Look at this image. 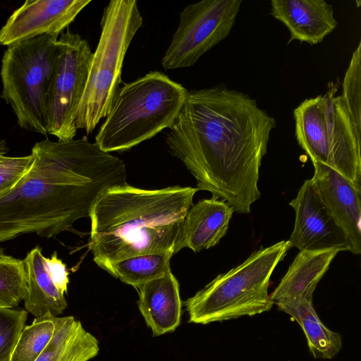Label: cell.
Returning a JSON list of instances; mask_svg holds the SVG:
<instances>
[{"label": "cell", "mask_w": 361, "mask_h": 361, "mask_svg": "<svg viewBox=\"0 0 361 361\" xmlns=\"http://www.w3.org/2000/svg\"><path fill=\"white\" fill-rule=\"evenodd\" d=\"M276 127V119L255 99L218 85L188 92L166 142L199 190L247 214L260 197L259 168Z\"/></svg>", "instance_id": "obj_1"}, {"label": "cell", "mask_w": 361, "mask_h": 361, "mask_svg": "<svg viewBox=\"0 0 361 361\" xmlns=\"http://www.w3.org/2000/svg\"><path fill=\"white\" fill-rule=\"evenodd\" d=\"M31 155L25 175L0 197V243L25 234L49 239L72 231L103 192L127 183L123 160L85 137L37 142Z\"/></svg>", "instance_id": "obj_2"}, {"label": "cell", "mask_w": 361, "mask_h": 361, "mask_svg": "<svg viewBox=\"0 0 361 361\" xmlns=\"http://www.w3.org/2000/svg\"><path fill=\"white\" fill-rule=\"evenodd\" d=\"M192 187L144 189L128 183L109 188L94 204L89 248L100 265L147 254L174 255L183 248V226Z\"/></svg>", "instance_id": "obj_3"}, {"label": "cell", "mask_w": 361, "mask_h": 361, "mask_svg": "<svg viewBox=\"0 0 361 361\" xmlns=\"http://www.w3.org/2000/svg\"><path fill=\"white\" fill-rule=\"evenodd\" d=\"M188 90L154 71L120 87L95 136L104 152L126 151L151 139L176 119Z\"/></svg>", "instance_id": "obj_4"}, {"label": "cell", "mask_w": 361, "mask_h": 361, "mask_svg": "<svg viewBox=\"0 0 361 361\" xmlns=\"http://www.w3.org/2000/svg\"><path fill=\"white\" fill-rule=\"evenodd\" d=\"M290 249L288 240L280 241L218 275L185 301L189 322L208 324L269 311L274 305L268 292L269 281Z\"/></svg>", "instance_id": "obj_5"}, {"label": "cell", "mask_w": 361, "mask_h": 361, "mask_svg": "<svg viewBox=\"0 0 361 361\" xmlns=\"http://www.w3.org/2000/svg\"><path fill=\"white\" fill-rule=\"evenodd\" d=\"M331 82L324 95L302 102L293 111L296 140L312 164L337 171L361 189V135Z\"/></svg>", "instance_id": "obj_6"}, {"label": "cell", "mask_w": 361, "mask_h": 361, "mask_svg": "<svg viewBox=\"0 0 361 361\" xmlns=\"http://www.w3.org/2000/svg\"><path fill=\"white\" fill-rule=\"evenodd\" d=\"M143 18L135 0H112L105 6L101 35L93 52L86 88L75 118L77 129L90 134L108 115L120 88L128 49Z\"/></svg>", "instance_id": "obj_7"}, {"label": "cell", "mask_w": 361, "mask_h": 361, "mask_svg": "<svg viewBox=\"0 0 361 361\" xmlns=\"http://www.w3.org/2000/svg\"><path fill=\"white\" fill-rule=\"evenodd\" d=\"M58 36L46 35L7 47L1 97L24 130L48 134V94L58 56Z\"/></svg>", "instance_id": "obj_8"}, {"label": "cell", "mask_w": 361, "mask_h": 361, "mask_svg": "<svg viewBox=\"0 0 361 361\" xmlns=\"http://www.w3.org/2000/svg\"><path fill=\"white\" fill-rule=\"evenodd\" d=\"M48 94V134L59 141L74 139L75 118L89 76L93 52L79 34L62 32Z\"/></svg>", "instance_id": "obj_9"}, {"label": "cell", "mask_w": 361, "mask_h": 361, "mask_svg": "<svg viewBox=\"0 0 361 361\" xmlns=\"http://www.w3.org/2000/svg\"><path fill=\"white\" fill-rule=\"evenodd\" d=\"M242 0H203L188 5L161 59L165 70L188 68L230 34Z\"/></svg>", "instance_id": "obj_10"}, {"label": "cell", "mask_w": 361, "mask_h": 361, "mask_svg": "<svg viewBox=\"0 0 361 361\" xmlns=\"http://www.w3.org/2000/svg\"><path fill=\"white\" fill-rule=\"evenodd\" d=\"M289 204L295 213L294 228L288 240L290 248L350 252L345 233L326 209L311 179L304 182Z\"/></svg>", "instance_id": "obj_11"}, {"label": "cell", "mask_w": 361, "mask_h": 361, "mask_svg": "<svg viewBox=\"0 0 361 361\" xmlns=\"http://www.w3.org/2000/svg\"><path fill=\"white\" fill-rule=\"evenodd\" d=\"M91 0H27L0 30V44L7 47L39 36H58Z\"/></svg>", "instance_id": "obj_12"}, {"label": "cell", "mask_w": 361, "mask_h": 361, "mask_svg": "<svg viewBox=\"0 0 361 361\" xmlns=\"http://www.w3.org/2000/svg\"><path fill=\"white\" fill-rule=\"evenodd\" d=\"M312 183L326 209L345 233L350 252L361 253V189L334 169L314 163Z\"/></svg>", "instance_id": "obj_13"}, {"label": "cell", "mask_w": 361, "mask_h": 361, "mask_svg": "<svg viewBox=\"0 0 361 361\" xmlns=\"http://www.w3.org/2000/svg\"><path fill=\"white\" fill-rule=\"evenodd\" d=\"M271 14L289 30V42L317 44L338 24L332 5L324 0H271Z\"/></svg>", "instance_id": "obj_14"}, {"label": "cell", "mask_w": 361, "mask_h": 361, "mask_svg": "<svg viewBox=\"0 0 361 361\" xmlns=\"http://www.w3.org/2000/svg\"><path fill=\"white\" fill-rule=\"evenodd\" d=\"M136 289L139 310L154 336L173 331L179 326L182 302L179 284L171 270Z\"/></svg>", "instance_id": "obj_15"}, {"label": "cell", "mask_w": 361, "mask_h": 361, "mask_svg": "<svg viewBox=\"0 0 361 361\" xmlns=\"http://www.w3.org/2000/svg\"><path fill=\"white\" fill-rule=\"evenodd\" d=\"M233 212L228 203L213 197L192 205L183 221V247L198 252L215 246L226 235Z\"/></svg>", "instance_id": "obj_16"}, {"label": "cell", "mask_w": 361, "mask_h": 361, "mask_svg": "<svg viewBox=\"0 0 361 361\" xmlns=\"http://www.w3.org/2000/svg\"><path fill=\"white\" fill-rule=\"evenodd\" d=\"M338 252L336 249L300 251L270 294L274 303L295 299L312 300L317 285Z\"/></svg>", "instance_id": "obj_17"}, {"label": "cell", "mask_w": 361, "mask_h": 361, "mask_svg": "<svg viewBox=\"0 0 361 361\" xmlns=\"http://www.w3.org/2000/svg\"><path fill=\"white\" fill-rule=\"evenodd\" d=\"M42 248L37 245L23 259L27 274V293L23 300L25 310L35 318L50 313L62 314L67 307L65 293L54 283Z\"/></svg>", "instance_id": "obj_18"}, {"label": "cell", "mask_w": 361, "mask_h": 361, "mask_svg": "<svg viewBox=\"0 0 361 361\" xmlns=\"http://www.w3.org/2000/svg\"><path fill=\"white\" fill-rule=\"evenodd\" d=\"M274 305L299 324L314 358L331 360L338 354L342 348L341 336L324 325L314 307L312 300H283Z\"/></svg>", "instance_id": "obj_19"}, {"label": "cell", "mask_w": 361, "mask_h": 361, "mask_svg": "<svg viewBox=\"0 0 361 361\" xmlns=\"http://www.w3.org/2000/svg\"><path fill=\"white\" fill-rule=\"evenodd\" d=\"M99 351L97 339L73 316L56 317L54 334L35 361H88Z\"/></svg>", "instance_id": "obj_20"}, {"label": "cell", "mask_w": 361, "mask_h": 361, "mask_svg": "<svg viewBox=\"0 0 361 361\" xmlns=\"http://www.w3.org/2000/svg\"><path fill=\"white\" fill-rule=\"evenodd\" d=\"M171 254H147L99 266L111 276L135 288L171 271Z\"/></svg>", "instance_id": "obj_21"}, {"label": "cell", "mask_w": 361, "mask_h": 361, "mask_svg": "<svg viewBox=\"0 0 361 361\" xmlns=\"http://www.w3.org/2000/svg\"><path fill=\"white\" fill-rule=\"evenodd\" d=\"M56 318L50 313L35 318L22 331L10 361H35L50 341L56 326Z\"/></svg>", "instance_id": "obj_22"}, {"label": "cell", "mask_w": 361, "mask_h": 361, "mask_svg": "<svg viewBox=\"0 0 361 361\" xmlns=\"http://www.w3.org/2000/svg\"><path fill=\"white\" fill-rule=\"evenodd\" d=\"M27 274L23 259L0 249V305L17 307L27 293Z\"/></svg>", "instance_id": "obj_23"}, {"label": "cell", "mask_w": 361, "mask_h": 361, "mask_svg": "<svg viewBox=\"0 0 361 361\" xmlns=\"http://www.w3.org/2000/svg\"><path fill=\"white\" fill-rule=\"evenodd\" d=\"M341 97L352 118L354 126L361 135V42L353 51L343 78Z\"/></svg>", "instance_id": "obj_24"}, {"label": "cell", "mask_w": 361, "mask_h": 361, "mask_svg": "<svg viewBox=\"0 0 361 361\" xmlns=\"http://www.w3.org/2000/svg\"><path fill=\"white\" fill-rule=\"evenodd\" d=\"M27 314L25 310L0 305V361H10Z\"/></svg>", "instance_id": "obj_25"}, {"label": "cell", "mask_w": 361, "mask_h": 361, "mask_svg": "<svg viewBox=\"0 0 361 361\" xmlns=\"http://www.w3.org/2000/svg\"><path fill=\"white\" fill-rule=\"evenodd\" d=\"M32 156L0 158V197L12 190L30 169Z\"/></svg>", "instance_id": "obj_26"}, {"label": "cell", "mask_w": 361, "mask_h": 361, "mask_svg": "<svg viewBox=\"0 0 361 361\" xmlns=\"http://www.w3.org/2000/svg\"><path fill=\"white\" fill-rule=\"evenodd\" d=\"M46 260L54 283L62 293H66L69 283L66 265L58 257L56 251Z\"/></svg>", "instance_id": "obj_27"}, {"label": "cell", "mask_w": 361, "mask_h": 361, "mask_svg": "<svg viewBox=\"0 0 361 361\" xmlns=\"http://www.w3.org/2000/svg\"><path fill=\"white\" fill-rule=\"evenodd\" d=\"M8 148L6 146V142L2 140L0 142V158L3 156H6L8 152Z\"/></svg>", "instance_id": "obj_28"}]
</instances>
